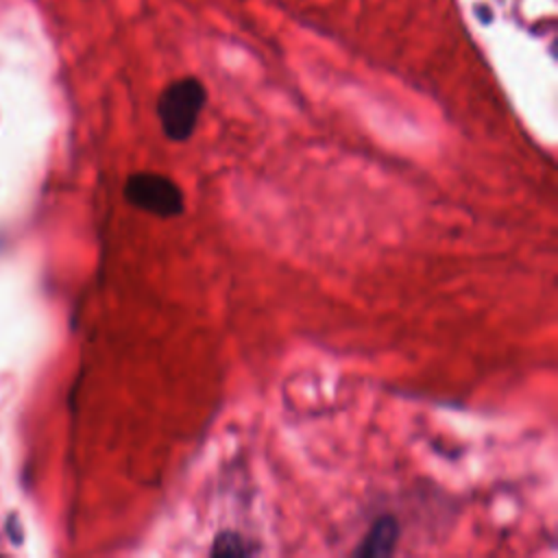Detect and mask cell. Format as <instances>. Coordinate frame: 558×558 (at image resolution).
Segmentation results:
<instances>
[{
  "label": "cell",
  "mask_w": 558,
  "mask_h": 558,
  "mask_svg": "<svg viewBox=\"0 0 558 558\" xmlns=\"http://www.w3.org/2000/svg\"><path fill=\"white\" fill-rule=\"evenodd\" d=\"M399 521L395 514H381L377 517L366 534L362 536L360 545L353 549V556L360 558H384L390 556L399 541Z\"/></svg>",
  "instance_id": "3"
},
{
  "label": "cell",
  "mask_w": 558,
  "mask_h": 558,
  "mask_svg": "<svg viewBox=\"0 0 558 558\" xmlns=\"http://www.w3.org/2000/svg\"><path fill=\"white\" fill-rule=\"evenodd\" d=\"M122 192L129 205L157 218H174L185 209L181 185L159 172H133L124 181Z\"/></svg>",
  "instance_id": "2"
},
{
  "label": "cell",
  "mask_w": 558,
  "mask_h": 558,
  "mask_svg": "<svg viewBox=\"0 0 558 558\" xmlns=\"http://www.w3.org/2000/svg\"><path fill=\"white\" fill-rule=\"evenodd\" d=\"M259 543L253 541L251 536L238 532V530H222L214 536L209 556H255L259 554Z\"/></svg>",
  "instance_id": "4"
},
{
  "label": "cell",
  "mask_w": 558,
  "mask_h": 558,
  "mask_svg": "<svg viewBox=\"0 0 558 558\" xmlns=\"http://www.w3.org/2000/svg\"><path fill=\"white\" fill-rule=\"evenodd\" d=\"M207 105V89L196 76H181L170 81L157 96V120L163 135L170 142H187L196 126L198 118Z\"/></svg>",
  "instance_id": "1"
}]
</instances>
